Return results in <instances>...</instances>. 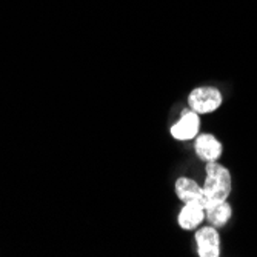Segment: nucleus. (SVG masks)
<instances>
[{"instance_id": "nucleus-1", "label": "nucleus", "mask_w": 257, "mask_h": 257, "mask_svg": "<svg viewBox=\"0 0 257 257\" xmlns=\"http://www.w3.org/2000/svg\"><path fill=\"white\" fill-rule=\"evenodd\" d=\"M206 177L203 182V205L205 208L228 200L232 190V176L226 167L219 162H208L205 168Z\"/></svg>"}, {"instance_id": "nucleus-2", "label": "nucleus", "mask_w": 257, "mask_h": 257, "mask_svg": "<svg viewBox=\"0 0 257 257\" xmlns=\"http://www.w3.org/2000/svg\"><path fill=\"white\" fill-rule=\"evenodd\" d=\"M223 103V96L216 86H197L188 96V105L197 114H211Z\"/></svg>"}, {"instance_id": "nucleus-3", "label": "nucleus", "mask_w": 257, "mask_h": 257, "mask_svg": "<svg viewBox=\"0 0 257 257\" xmlns=\"http://www.w3.org/2000/svg\"><path fill=\"white\" fill-rule=\"evenodd\" d=\"M200 131V119L199 114L193 109H186L182 112L180 119L170 128V134L173 139L186 142V140H194Z\"/></svg>"}, {"instance_id": "nucleus-4", "label": "nucleus", "mask_w": 257, "mask_h": 257, "mask_svg": "<svg viewBox=\"0 0 257 257\" xmlns=\"http://www.w3.org/2000/svg\"><path fill=\"white\" fill-rule=\"evenodd\" d=\"M197 255L200 257H219L220 255V234L214 226H202L196 231Z\"/></svg>"}, {"instance_id": "nucleus-5", "label": "nucleus", "mask_w": 257, "mask_h": 257, "mask_svg": "<svg viewBox=\"0 0 257 257\" xmlns=\"http://www.w3.org/2000/svg\"><path fill=\"white\" fill-rule=\"evenodd\" d=\"M194 151L203 162H217L223 153L222 142L213 134H197L194 139Z\"/></svg>"}, {"instance_id": "nucleus-6", "label": "nucleus", "mask_w": 257, "mask_h": 257, "mask_svg": "<svg viewBox=\"0 0 257 257\" xmlns=\"http://www.w3.org/2000/svg\"><path fill=\"white\" fill-rule=\"evenodd\" d=\"M205 205L200 200L196 202H186L183 203L180 213L177 216V223L182 229L191 231L200 226V223L205 220Z\"/></svg>"}, {"instance_id": "nucleus-7", "label": "nucleus", "mask_w": 257, "mask_h": 257, "mask_svg": "<svg viewBox=\"0 0 257 257\" xmlns=\"http://www.w3.org/2000/svg\"><path fill=\"white\" fill-rule=\"evenodd\" d=\"M174 190H176V196L183 203H186V202H196V200L202 202V199H203L202 186L196 180H193L190 177H179L176 180Z\"/></svg>"}, {"instance_id": "nucleus-8", "label": "nucleus", "mask_w": 257, "mask_h": 257, "mask_svg": "<svg viewBox=\"0 0 257 257\" xmlns=\"http://www.w3.org/2000/svg\"><path fill=\"white\" fill-rule=\"evenodd\" d=\"M205 219L214 228H223L232 217V206L228 203V200L208 206L205 208Z\"/></svg>"}]
</instances>
